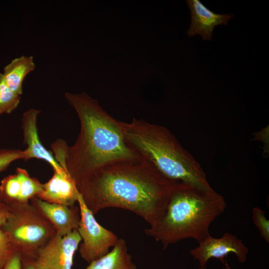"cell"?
<instances>
[{
	"label": "cell",
	"instance_id": "obj_6",
	"mask_svg": "<svg viewBox=\"0 0 269 269\" xmlns=\"http://www.w3.org/2000/svg\"><path fill=\"white\" fill-rule=\"evenodd\" d=\"M77 203L80 214L77 231L81 239L79 251L81 258L89 264L107 254L119 238L97 221L95 215L85 204L80 193Z\"/></svg>",
	"mask_w": 269,
	"mask_h": 269
},
{
	"label": "cell",
	"instance_id": "obj_20",
	"mask_svg": "<svg viewBox=\"0 0 269 269\" xmlns=\"http://www.w3.org/2000/svg\"><path fill=\"white\" fill-rule=\"evenodd\" d=\"M25 157L24 150L14 149H0V172L5 170L12 162L23 159Z\"/></svg>",
	"mask_w": 269,
	"mask_h": 269
},
{
	"label": "cell",
	"instance_id": "obj_14",
	"mask_svg": "<svg viewBox=\"0 0 269 269\" xmlns=\"http://www.w3.org/2000/svg\"><path fill=\"white\" fill-rule=\"evenodd\" d=\"M35 68L33 56L22 55L15 58L3 68V80L12 91L21 96L24 78Z\"/></svg>",
	"mask_w": 269,
	"mask_h": 269
},
{
	"label": "cell",
	"instance_id": "obj_19",
	"mask_svg": "<svg viewBox=\"0 0 269 269\" xmlns=\"http://www.w3.org/2000/svg\"><path fill=\"white\" fill-rule=\"evenodd\" d=\"M16 253L8 235L0 228V269H3L8 260Z\"/></svg>",
	"mask_w": 269,
	"mask_h": 269
},
{
	"label": "cell",
	"instance_id": "obj_11",
	"mask_svg": "<svg viewBox=\"0 0 269 269\" xmlns=\"http://www.w3.org/2000/svg\"><path fill=\"white\" fill-rule=\"evenodd\" d=\"M30 200L53 225L57 235L64 236L77 230L80 220L79 206L51 203L37 197Z\"/></svg>",
	"mask_w": 269,
	"mask_h": 269
},
{
	"label": "cell",
	"instance_id": "obj_7",
	"mask_svg": "<svg viewBox=\"0 0 269 269\" xmlns=\"http://www.w3.org/2000/svg\"><path fill=\"white\" fill-rule=\"evenodd\" d=\"M81 242L77 230L62 237L56 234L30 261L35 269H72Z\"/></svg>",
	"mask_w": 269,
	"mask_h": 269
},
{
	"label": "cell",
	"instance_id": "obj_12",
	"mask_svg": "<svg viewBox=\"0 0 269 269\" xmlns=\"http://www.w3.org/2000/svg\"><path fill=\"white\" fill-rule=\"evenodd\" d=\"M79 195L75 182L64 169L60 173L54 171L37 197L49 203L72 206L77 202Z\"/></svg>",
	"mask_w": 269,
	"mask_h": 269
},
{
	"label": "cell",
	"instance_id": "obj_24",
	"mask_svg": "<svg viewBox=\"0 0 269 269\" xmlns=\"http://www.w3.org/2000/svg\"><path fill=\"white\" fill-rule=\"evenodd\" d=\"M225 267L223 269H231L230 266H229L228 263L227 262H225ZM199 269H205V268L200 267V268Z\"/></svg>",
	"mask_w": 269,
	"mask_h": 269
},
{
	"label": "cell",
	"instance_id": "obj_3",
	"mask_svg": "<svg viewBox=\"0 0 269 269\" xmlns=\"http://www.w3.org/2000/svg\"><path fill=\"white\" fill-rule=\"evenodd\" d=\"M226 207L223 197L213 189L174 182L161 214L144 232L164 249L188 238L199 243L210 236V225Z\"/></svg>",
	"mask_w": 269,
	"mask_h": 269
},
{
	"label": "cell",
	"instance_id": "obj_5",
	"mask_svg": "<svg viewBox=\"0 0 269 269\" xmlns=\"http://www.w3.org/2000/svg\"><path fill=\"white\" fill-rule=\"evenodd\" d=\"M10 215L1 228L9 236L21 259L32 261L38 251L56 234L51 223L32 204H8Z\"/></svg>",
	"mask_w": 269,
	"mask_h": 269
},
{
	"label": "cell",
	"instance_id": "obj_15",
	"mask_svg": "<svg viewBox=\"0 0 269 269\" xmlns=\"http://www.w3.org/2000/svg\"><path fill=\"white\" fill-rule=\"evenodd\" d=\"M20 184V191L18 203H27L29 200L37 197L42 191L43 184L36 178L31 177L26 170L17 168Z\"/></svg>",
	"mask_w": 269,
	"mask_h": 269
},
{
	"label": "cell",
	"instance_id": "obj_1",
	"mask_svg": "<svg viewBox=\"0 0 269 269\" xmlns=\"http://www.w3.org/2000/svg\"><path fill=\"white\" fill-rule=\"evenodd\" d=\"M141 158L118 162L94 172L76 187L95 215L109 207L131 211L152 225L161 214L174 183Z\"/></svg>",
	"mask_w": 269,
	"mask_h": 269
},
{
	"label": "cell",
	"instance_id": "obj_17",
	"mask_svg": "<svg viewBox=\"0 0 269 269\" xmlns=\"http://www.w3.org/2000/svg\"><path fill=\"white\" fill-rule=\"evenodd\" d=\"M20 99V95L6 85L0 72V115L13 112L18 107Z\"/></svg>",
	"mask_w": 269,
	"mask_h": 269
},
{
	"label": "cell",
	"instance_id": "obj_4",
	"mask_svg": "<svg viewBox=\"0 0 269 269\" xmlns=\"http://www.w3.org/2000/svg\"><path fill=\"white\" fill-rule=\"evenodd\" d=\"M121 125L128 144L165 177L212 189L199 163L166 128L136 118Z\"/></svg>",
	"mask_w": 269,
	"mask_h": 269
},
{
	"label": "cell",
	"instance_id": "obj_9",
	"mask_svg": "<svg viewBox=\"0 0 269 269\" xmlns=\"http://www.w3.org/2000/svg\"><path fill=\"white\" fill-rule=\"evenodd\" d=\"M41 111L30 109L25 111L21 118V128L23 142L27 146L25 149L24 160L32 158L44 160L52 167L53 171L62 172L64 169L60 165L54 156L42 144L39 136L37 125V116Z\"/></svg>",
	"mask_w": 269,
	"mask_h": 269
},
{
	"label": "cell",
	"instance_id": "obj_13",
	"mask_svg": "<svg viewBox=\"0 0 269 269\" xmlns=\"http://www.w3.org/2000/svg\"><path fill=\"white\" fill-rule=\"evenodd\" d=\"M85 269H136V267L128 252L126 241L121 238L111 251L90 263Z\"/></svg>",
	"mask_w": 269,
	"mask_h": 269
},
{
	"label": "cell",
	"instance_id": "obj_16",
	"mask_svg": "<svg viewBox=\"0 0 269 269\" xmlns=\"http://www.w3.org/2000/svg\"><path fill=\"white\" fill-rule=\"evenodd\" d=\"M20 184L17 174L9 175L3 178L0 184V195L7 204L18 203Z\"/></svg>",
	"mask_w": 269,
	"mask_h": 269
},
{
	"label": "cell",
	"instance_id": "obj_8",
	"mask_svg": "<svg viewBox=\"0 0 269 269\" xmlns=\"http://www.w3.org/2000/svg\"><path fill=\"white\" fill-rule=\"evenodd\" d=\"M198 243L199 245L191 250L190 253L195 260L199 261L201 268H204L211 258L220 260L224 263L225 258L231 253L235 254L239 261L243 263L249 252L248 248L241 240L228 232L224 233L219 238L210 235Z\"/></svg>",
	"mask_w": 269,
	"mask_h": 269
},
{
	"label": "cell",
	"instance_id": "obj_22",
	"mask_svg": "<svg viewBox=\"0 0 269 269\" xmlns=\"http://www.w3.org/2000/svg\"><path fill=\"white\" fill-rule=\"evenodd\" d=\"M3 269H22L21 258L17 252L8 260Z\"/></svg>",
	"mask_w": 269,
	"mask_h": 269
},
{
	"label": "cell",
	"instance_id": "obj_2",
	"mask_svg": "<svg viewBox=\"0 0 269 269\" xmlns=\"http://www.w3.org/2000/svg\"><path fill=\"white\" fill-rule=\"evenodd\" d=\"M65 98L77 113L80 133L72 146L58 139L51 147L55 158L76 185L107 165L141 158L127 143L121 122L105 111L96 100L85 92H66Z\"/></svg>",
	"mask_w": 269,
	"mask_h": 269
},
{
	"label": "cell",
	"instance_id": "obj_10",
	"mask_svg": "<svg viewBox=\"0 0 269 269\" xmlns=\"http://www.w3.org/2000/svg\"><path fill=\"white\" fill-rule=\"evenodd\" d=\"M190 10L191 22L187 34L200 35L203 40H211L214 28L218 25H228L234 14H219L208 8L199 0L185 1Z\"/></svg>",
	"mask_w": 269,
	"mask_h": 269
},
{
	"label": "cell",
	"instance_id": "obj_23",
	"mask_svg": "<svg viewBox=\"0 0 269 269\" xmlns=\"http://www.w3.org/2000/svg\"><path fill=\"white\" fill-rule=\"evenodd\" d=\"M21 262L22 269H35L30 261L21 259Z\"/></svg>",
	"mask_w": 269,
	"mask_h": 269
},
{
	"label": "cell",
	"instance_id": "obj_18",
	"mask_svg": "<svg viewBox=\"0 0 269 269\" xmlns=\"http://www.w3.org/2000/svg\"><path fill=\"white\" fill-rule=\"evenodd\" d=\"M252 219L254 224L260 232V236L269 243V221L265 216V210L258 206L254 207L252 210Z\"/></svg>",
	"mask_w": 269,
	"mask_h": 269
},
{
	"label": "cell",
	"instance_id": "obj_21",
	"mask_svg": "<svg viewBox=\"0 0 269 269\" xmlns=\"http://www.w3.org/2000/svg\"><path fill=\"white\" fill-rule=\"evenodd\" d=\"M10 215V207L0 195V228H1Z\"/></svg>",
	"mask_w": 269,
	"mask_h": 269
}]
</instances>
